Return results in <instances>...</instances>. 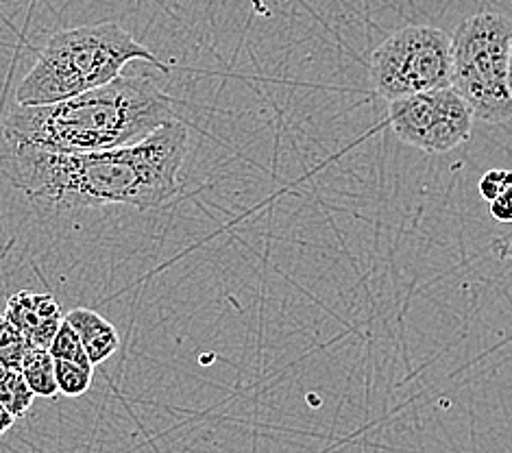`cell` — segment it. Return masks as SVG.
Instances as JSON below:
<instances>
[{"label":"cell","instance_id":"11","mask_svg":"<svg viewBox=\"0 0 512 453\" xmlns=\"http://www.w3.org/2000/svg\"><path fill=\"white\" fill-rule=\"evenodd\" d=\"M55 373H57L59 395H66V397L85 395L92 388V382H94V366L92 364L55 360Z\"/></svg>","mask_w":512,"mask_h":453},{"label":"cell","instance_id":"7","mask_svg":"<svg viewBox=\"0 0 512 453\" xmlns=\"http://www.w3.org/2000/svg\"><path fill=\"white\" fill-rule=\"evenodd\" d=\"M5 316L29 342V347L51 349V342L62 327L66 314H62V308L53 295L20 290L7 299Z\"/></svg>","mask_w":512,"mask_h":453},{"label":"cell","instance_id":"9","mask_svg":"<svg viewBox=\"0 0 512 453\" xmlns=\"http://www.w3.org/2000/svg\"><path fill=\"white\" fill-rule=\"evenodd\" d=\"M20 371L24 379H27V384L35 393V397L55 399L59 395L55 358L48 349L29 347L27 355H24V360L20 364Z\"/></svg>","mask_w":512,"mask_h":453},{"label":"cell","instance_id":"14","mask_svg":"<svg viewBox=\"0 0 512 453\" xmlns=\"http://www.w3.org/2000/svg\"><path fill=\"white\" fill-rule=\"evenodd\" d=\"M512 186V170H489L480 181V194L486 201H495Z\"/></svg>","mask_w":512,"mask_h":453},{"label":"cell","instance_id":"4","mask_svg":"<svg viewBox=\"0 0 512 453\" xmlns=\"http://www.w3.org/2000/svg\"><path fill=\"white\" fill-rule=\"evenodd\" d=\"M510 48L512 20L493 11L462 20L451 33V88L489 125L512 118Z\"/></svg>","mask_w":512,"mask_h":453},{"label":"cell","instance_id":"6","mask_svg":"<svg viewBox=\"0 0 512 453\" xmlns=\"http://www.w3.org/2000/svg\"><path fill=\"white\" fill-rule=\"evenodd\" d=\"M388 120L401 142L423 153L441 155L471 138L475 114L449 85L388 103Z\"/></svg>","mask_w":512,"mask_h":453},{"label":"cell","instance_id":"16","mask_svg":"<svg viewBox=\"0 0 512 453\" xmlns=\"http://www.w3.org/2000/svg\"><path fill=\"white\" fill-rule=\"evenodd\" d=\"M14 423H16V416L11 414L3 403H0V436H5L11 427H14Z\"/></svg>","mask_w":512,"mask_h":453},{"label":"cell","instance_id":"2","mask_svg":"<svg viewBox=\"0 0 512 453\" xmlns=\"http://www.w3.org/2000/svg\"><path fill=\"white\" fill-rule=\"evenodd\" d=\"M175 120L173 99L146 75L112 83L48 105H16L5 120V142L64 155L120 149L149 138Z\"/></svg>","mask_w":512,"mask_h":453},{"label":"cell","instance_id":"10","mask_svg":"<svg viewBox=\"0 0 512 453\" xmlns=\"http://www.w3.org/2000/svg\"><path fill=\"white\" fill-rule=\"evenodd\" d=\"M33 401L35 393L29 388L22 371L0 366V403H3L16 419H22L24 414H29Z\"/></svg>","mask_w":512,"mask_h":453},{"label":"cell","instance_id":"1","mask_svg":"<svg viewBox=\"0 0 512 453\" xmlns=\"http://www.w3.org/2000/svg\"><path fill=\"white\" fill-rule=\"evenodd\" d=\"M188 144V127L179 118L142 142L96 153L64 155L5 142L7 173L24 197L44 210L107 205L153 210L177 194Z\"/></svg>","mask_w":512,"mask_h":453},{"label":"cell","instance_id":"17","mask_svg":"<svg viewBox=\"0 0 512 453\" xmlns=\"http://www.w3.org/2000/svg\"><path fill=\"white\" fill-rule=\"evenodd\" d=\"M508 90L512 96V48H510V64H508Z\"/></svg>","mask_w":512,"mask_h":453},{"label":"cell","instance_id":"3","mask_svg":"<svg viewBox=\"0 0 512 453\" xmlns=\"http://www.w3.org/2000/svg\"><path fill=\"white\" fill-rule=\"evenodd\" d=\"M136 59L166 70L149 48L116 22L57 31L16 88V105H48L101 88L123 75V68Z\"/></svg>","mask_w":512,"mask_h":453},{"label":"cell","instance_id":"13","mask_svg":"<svg viewBox=\"0 0 512 453\" xmlns=\"http://www.w3.org/2000/svg\"><path fill=\"white\" fill-rule=\"evenodd\" d=\"M29 351V342L18 329L7 321L5 314H0V366L20 369L24 355Z\"/></svg>","mask_w":512,"mask_h":453},{"label":"cell","instance_id":"5","mask_svg":"<svg viewBox=\"0 0 512 453\" xmlns=\"http://www.w3.org/2000/svg\"><path fill=\"white\" fill-rule=\"evenodd\" d=\"M369 77L375 94L386 103L449 88L451 35L428 24L390 33L371 55Z\"/></svg>","mask_w":512,"mask_h":453},{"label":"cell","instance_id":"15","mask_svg":"<svg viewBox=\"0 0 512 453\" xmlns=\"http://www.w3.org/2000/svg\"><path fill=\"white\" fill-rule=\"evenodd\" d=\"M491 216L499 223H512V186L491 201Z\"/></svg>","mask_w":512,"mask_h":453},{"label":"cell","instance_id":"8","mask_svg":"<svg viewBox=\"0 0 512 453\" xmlns=\"http://www.w3.org/2000/svg\"><path fill=\"white\" fill-rule=\"evenodd\" d=\"M64 318L72 327H75V332L83 342V349L88 353V358L94 366L105 362L107 358H112V355L120 349L118 329L99 312L88 310V308H75L70 310Z\"/></svg>","mask_w":512,"mask_h":453},{"label":"cell","instance_id":"12","mask_svg":"<svg viewBox=\"0 0 512 453\" xmlns=\"http://www.w3.org/2000/svg\"><path fill=\"white\" fill-rule=\"evenodd\" d=\"M51 355L55 360H62V362H77V364H92L88 353L83 349V342L79 338V334L75 332V327H72L66 318L62 327H59V332L55 334L53 342H51ZM94 366V364H92Z\"/></svg>","mask_w":512,"mask_h":453}]
</instances>
